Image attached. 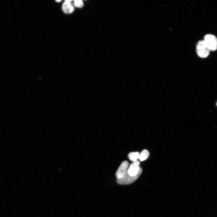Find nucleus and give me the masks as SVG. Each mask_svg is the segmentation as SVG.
Instances as JSON below:
<instances>
[{
    "mask_svg": "<svg viewBox=\"0 0 217 217\" xmlns=\"http://www.w3.org/2000/svg\"><path fill=\"white\" fill-rule=\"evenodd\" d=\"M210 50L204 40L199 41L197 45L196 52L200 57H207L209 55Z\"/></svg>",
    "mask_w": 217,
    "mask_h": 217,
    "instance_id": "obj_1",
    "label": "nucleus"
},
{
    "mask_svg": "<svg viewBox=\"0 0 217 217\" xmlns=\"http://www.w3.org/2000/svg\"><path fill=\"white\" fill-rule=\"evenodd\" d=\"M142 172V169L140 168L138 174L135 176H131L129 175L127 171L123 177L121 179H118L117 182L119 184L121 185H128L131 184L136 181L139 177Z\"/></svg>",
    "mask_w": 217,
    "mask_h": 217,
    "instance_id": "obj_2",
    "label": "nucleus"
},
{
    "mask_svg": "<svg viewBox=\"0 0 217 217\" xmlns=\"http://www.w3.org/2000/svg\"><path fill=\"white\" fill-rule=\"evenodd\" d=\"M207 45L210 51H215L217 49V38L214 36L208 34L205 37V40Z\"/></svg>",
    "mask_w": 217,
    "mask_h": 217,
    "instance_id": "obj_3",
    "label": "nucleus"
},
{
    "mask_svg": "<svg viewBox=\"0 0 217 217\" xmlns=\"http://www.w3.org/2000/svg\"><path fill=\"white\" fill-rule=\"evenodd\" d=\"M128 165L129 163L127 161L122 163L116 173V176L118 179H121L123 177L128 170Z\"/></svg>",
    "mask_w": 217,
    "mask_h": 217,
    "instance_id": "obj_4",
    "label": "nucleus"
},
{
    "mask_svg": "<svg viewBox=\"0 0 217 217\" xmlns=\"http://www.w3.org/2000/svg\"><path fill=\"white\" fill-rule=\"evenodd\" d=\"M140 165V162L138 161L131 163L127 170L128 174L131 176H136L139 173L141 168L139 166Z\"/></svg>",
    "mask_w": 217,
    "mask_h": 217,
    "instance_id": "obj_5",
    "label": "nucleus"
},
{
    "mask_svg": "<svg viewBox=\"0 0 217 217\" xmlns=\"http://www.w3.org/2000/svg\"><path fill=\"white\" fill-rule=\"evenodd\" d=\"M72 1H65L62 4V9L63 11L66 14H70L73 13L74 8L71 3Z\"/></svg>",
    "mask_w": 217,
    "mask_h": 217,
    "instance_id": "obj_6",
    "label": "nucleus"
},
{
    "mask_svg": "<svg viewBox=\"0 0 217 217\" xmlns=\"http://www.w3.org/2000/svg\"><path fill=\"white\" fill-rule=\"evenodd\" d=\"M139 154L138 152H131L128 155V157L131 161L134 162L139 159Z\"/></svg>",
    "mask_w": 217,
    "mask_h": 217,
    "instance_id": "obj_7",
    "label": "nucleus"
},
{
    "mask_svg": "<svg viewBox=\"0 0 217 217\" xmlns=\"http://www.w3.org/2000/svg\"><path fill=\"white\" fill-rule=\"evenodd\" d=\"M149 152L146 149L143 150L139 154V159L140 161H142L147 159L149 157Z\"/></svg>",
    "mask_w": 217,
    "mask_h": 217,
    "instance_id": "obj_8",
    "label": "nucleus"
},
{
    "mask_svg": "<svg viewBox=\"0 0 217 217\" xmlns=\"http://www.w3.org/2000/svg\"><path fill=\"white\" fill-rule=\"evenodd\" d=\"M83 3L81 0H75L74 1L75 6L78 8H81L83 6Z\"/></svg>",
    "mask_w": 217,
    "mask_h": 217,
    "instance_id": "obj_9",
    "label": "nucleus"
},
{
    "mask_svg": "<svg viewBox=\"0 0 217 217\" xmlns=\"http://www.w3.org/2000/svg\"><path fill=\"white\" fill-rule=\"evenodd\" d=\"M56 1L57 2H60L61 1H60V0H59V1H58H58Z\"/></svg>",
    "mask_w": 217,
    "mask_h": 217,
    "instance_id": "obj_10",
    "label": "nucleus"
},
{
    "mask_svg": "<svg viewBox=\"0 0 217 217\" xmlns=\"http://www.w3.org/2000/svg\"></svg>",
    "mask_w": 217,
    "mask_h": 217,
    "instance_id": "obj_11",
    "label": "nucleus"
}]
</instances>
